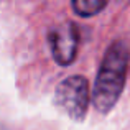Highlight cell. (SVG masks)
Masks as SVG:
<instances>
[{
  "mask_svg": "<svg viewBox=\"0 0 130 130\" xmlns=\"http://www.w3.org/2000/svg\"><path fill=\"white\" fill-rule=\"evenodd\" d=\"M128 59L130 53L125 43L114 41L107 48L92 89V104L99 114L110 112L117 104L125 86Z\"/></svg>",
  "mask_w": 130,
  "mask_h": 130,
  "instance_id": "6da1fadb",
  "label": "cell"
},
{
  "mask_svg": "<svg viewBox=\"0 0 130 130\" xmlns=\"http://www.w3.org/2000/svg\"><path fill=\"white\" fill-rule=\"evenodd\" d=\"M89 83L84 76H69L56 87L54 102L73 120H84L89 109Z\"/></svg>",
  "mask_w": 130,
  "mask_h": 130,
  "instance_id": "7a4b0ae2",
  "label": "cell"
},
{
  "mask_svg": "<svg viewBox=\"0 0 130 130\" xmlns=\"http://www.w3.org/2000/svg\"><path fill=\"white\" fill-rule=\"evenodd\" d=\"M48 43L54 61L61 66L71 64L77 56L79 31L73 22H63L54 25L48 33Z\"/></svg>",
  "mask_w": 130,
  "mask_h": 130,
  "instance_id": "3957f363",
  "label": "cell"
},
{
  "mask_svg": "<svg viewBox=\"0 0 130 130\" xmlns=\"http://www.w3.org/2000/svg\"><path fill=\"white\" fill-rule=\"evenodd\" d=\"M109 0H73V8L81 17H94L105 8Z\"/></svg>",
  "mask_w": 130,
  "mask_h": 130,
  "instance_id": "277c9868",
  "label": "cell"
},
{
  "mask_svg": "<svg viewBox=\"0 0 130 130\" xmlns=\"http://www.w3.org/2000/svg\"><path fill=\"white\" fill-rule=\"evenodd\" d=\"M0 130H5V128H3V127H2V125H0Z\"/></svg>",
  "mask_w": 130,
  "mask_h": 130,
  "instance_id": "5b68a950",
  "label": "cell"
}]
</instances>
